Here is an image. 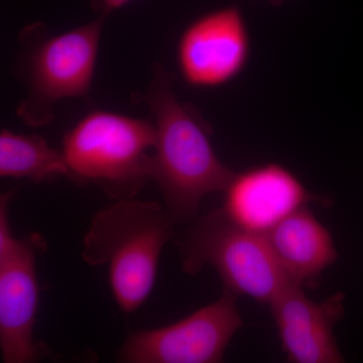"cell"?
<instances>
[{
	"label": "cell",
	"mask_w": 363,
	"mask_h": 363,
	"mask_svg": "<svg viewBox=\"0 0 363 363\" xmlns=\"http://www.w3.org/2000/svg\"><path fill=\"white\" fill-rule=\"evenodd\" d=\"M155 118L156 145L150 178L164 196L175 223L195 218L203 198L224 192L234 173L215 152L212 128L191 105L182 104L161 66L145 96Z\"/></svg>",
	"instance_id": "6da1fadb"
},
{
	"label": "cell",
	"mask_w": 363,
	"mask_h": 363,
	"mask_svg": "<svg viewBox=\"0 0 363 363\" xmlns=\"http://www.w3.org/2000/svg\"><path fill=\"white\" fill-rule=\"evenodd\" d=\"M238 295L223 289L219 300L162 328L135 332L117 353L125 363H218L243 326Z\"/></svg>",
	"instance_id": "8992f818"
},
{
	"label": "cell",
	"mask_w": 363,
	"mask_h": 363,
	"mask_svg": "<svg viewBox=\"0 0 363 363\" xmlns=\"http://www.w3.org/2000/svg\"><path fill=\"white\" fill-rule=\"evenodd\" d=\"M156 138L149 121L94 111L66 133L62 152L72 181L96 184L112 199H128L152 180L147 150Z\"/></svg>",
	"instance_id": "3957f363"
},
{
	"label": "cell",
	"mask_w": 363,
	"mask_h": 363,
	"mask_svg": "<svg viewBox=\"0 0 363 363\" xmlns=\"http://www.w3.org/2000/svg\"><path fill=\"white\" fill-rule=\"evenodd\" d=\"M130 1V0H93V4L96 9H101L102 13L109 14Z\"/></svg>",
	"instance_id": "4fadbf2b"
},
{
	"label": "cell",
	"mask_w": 363,
	"mask_h": 363,
	"mask_svg": "<svg viewBox=\"0 0 363 363\" xmlns=\"http://www.w3.org/2000/svg\"><path fill=\"white\" fill-rule=\"evenodd\" d=\"M175 222L156 201L117 200L93 217L81 253L90 266H107L116 304L125 314L149 298L162 248L175 240Z\"/></svg>",
	"instance_id": "7a4b0ae2"
},
{
	"label": "cell",
	"mask_w": 363,
	"mask_h": 363,
	"mask_svg": "<svg viewBox=\"0 0 363 363\" xmlns=\"http://www.w3.org/2000/svg\"><path fill=\"white\" fill-rule=\"evenodd\" d=\"M264 236L279 264L296 285L311 286L337 260L330 231L307 206L294 212Z\"/></svg>",
	"instance_id": "8fae6325"
},
{
	"label": "cell",
	"mask_w": 363,
	"mask_h": 363,
	"mask_svg": "<svg viewBox=\"0 0 363 363\" xmlns=\"http://www.w3.org/2000/svg\"><path fill=\"white\" fill-rule=\"evenodd\" d=\"M272 4L274 6H281L284 2L288 1V0H271Z\"/></svg>",
	"instance_id": "5bb4252c"
},
{
	"label": "cell",
	"mask_w": 363,
	"mask_h": 363,
	"mask_svg": "<svg viewBox=\"0 0 363 363\" xmlns=\"http://www.w3.org/2000/svg\"><path fill=\"white\" fill-rule=\"evenodd\" d=\"M252 55V37L238 6L222 7L196 18L177 45L181 76L195 88H218L245 72Z\"/></svg>",
	"instance_id": "52a82bcc"
},
{
	"label": "cell",
	"mask_w": 363,
	"mask_h": 363,
	"mask_svg": "<svg viewBox=\"0 0 363 363\" xmlns=\"http://www.w3.org/2000/svg\"><path fill=\"white\" fill-rule=\"evenodd\" d=\"M107 16L102 13L89 23L49 38L30 52L28 97L18 111L26 124L43 126L49 123L57 101L85 96L89 92Z\"/></svg>",
	"instance_id": "5b68a950"
},
{
	"label": "cell",
	"mask_w": 363,
	"mask_h": 363,
	"mask_svg": "<svg viewBox=\"0 0 363 363\" xmlns=\"http://www.w3.org/2000/svg\"><path fill=\"white\" fill-rule=\"evenodd\" d=\"M344 294L337 293L323 302H314L305 295L302 286L292 284L272 300V317L289 362H344L333 333L344 315Z\"/></svg>",
	"instance_id": "30bf717a"
},
{
	"label": "cell",
	"mask_w": 363,
	"mask_h": 363,
	"mask_svg": "<svg viewBox=\"0 0 363 363\" xmlns=\"http://www.w3.org/2000/svg\"><path fill=\"white\" fill-rule=\"evenodd\" d=\"M177 240L182 269L196 274L212 266L224 289L252 298L259 304L272 300L292 281L279 264L266 236L250 233L231 221L221 208L195 222Z\"/></svg>",
	"instance_id": "277c9868"
},
{
	"label": "cell",
	"mask_w": 363,
	"mask_h": 363,
	"mask_svg": "<svg viewBox=\"0 0 363 363\" xmlns=\"http://www.w3.org/2000/svg\"><path fill=\"white\" fill-rule=\"evenodd\" d=\"M47 247L39 233L16 240L0 255V350L4 363H30L40 358L33 341L39 305L35 259Z\"/></svg>",
	"instance_id": "ba28073f"
},
{
	"label": "cell",
	"mask_w": 363,
	"mask_h": 363,
	"mask_svg": "<svg viewBox=\"0 0 363 363\" xmlns=\"http://www.w3.org/2000/svg\"><path fill=\"white\" fill-rule=\"evenodd\" d=\"M222 211L238 226L266 235L279 222L310 202H325L313 194L293 172L277 162L234 173L224 191Z\"/></svg>",
	"instance_id": "9c48e42d"
},
{
	"label": "cell",
	"mask_w": 363,
	"mask_h": 363,
	"mask_svg": "<svg viewBox=\"0 0 363 363\" xmlns=\"http://www.w3.org/2000/svg\"><path fill=\"white\" fill-rule=\"evenodd\" d=\"M0 176L28 178L33 183L61 177L72 180L63 152L52 149L39 135H18L7 130L0 133Z\"/></svg>",
	"instance_id": "7c38bea8"
}]
</instances>
